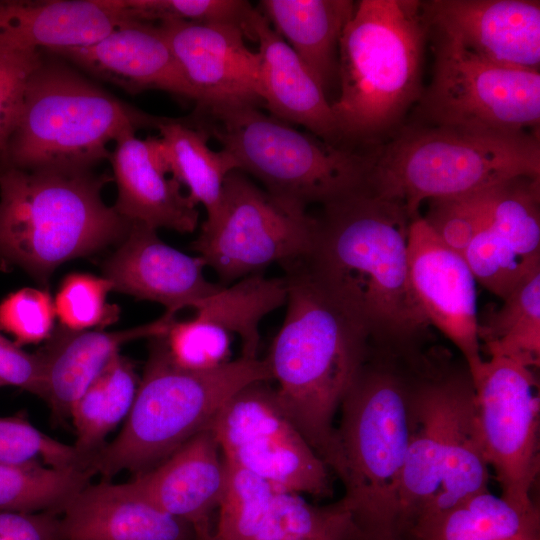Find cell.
<instances>
[{
	"label": "cell",
	"mask_w": 540,
	"mask_h": 540,
	"mask_svg": "<svg viewBox=\"0 0 540 540\" xmlns=\"http://www.w3.org/2000/svg\"><path fill=\"white\" fill-rule=\"evenodd\" d=\"M322 207L308 252L287 266L314 280L371 345L399 352L422 349L431 325L410 280L411 217L366 186Z\"/></svg>",
	"instance_id": "1"
},
{
	"label": "cell",
	"mask_w": 540,
	"mask_h": 540,
	"mask_svg": "<svg viewBox=\"0 0 540 540\" xmlns=\"http://www.w3.org/2000/svg\"><path fill=\"white\" fill-rule=\"evenodd\" d=\"M370 345L340 404V499L354 540L395 537L398 490L413 425L420 353Z\"/></svg>",
	"instance_id": "2"
},
{
	"label": "cell",
	"mask_w": 540,
	"mask_h": 540,
	"mask_svg": "<svg viewBox=\"0 0 540 540\" xmlns=\"http://www.w3.org/2000/svg\"><path fill=\"white\" fill-rule=\"evenodd\" d=\"M286 313L267 362L278 402L335 474L334 417L370 343L365 332L305 272L285 267Z\"/></svg>",
	"instance_id": "3"
},
{
	"label": "cell",
	"mask_w": 540,
	"mask_h": 540,
	"mask_svg": "<svg viewBox=\"0 0 540 540\" xmlns=\"http://www.w3.org/2000/svg\"><path fill=\"white\" fill-rule=\"evenodd\" d=\"M413 425L398 490L395 537L410 540L435 495L444 507L488 490L475 387L446 350L420 353Z\"/></svg>",
	"instance_id": "4"
},
{
	"label": "cell",
	"mask_w": 540,
	"mask_h": 540,
	"mask_svg": "<svg viewBox=\"0 0 540 540\" xmlns=\"http://www.w3.org/2000/svg\"><path fill=\"white\" fill-rule=\"evenodd\" d=\"M93 170L0 167V262L47 283L61 264L121 242L131 223L108 206Z\"/></svg>",
	"instance_id": "5"
},
{
	"label": "cell",
	"mask_w": 540,
	"mask_h": 540,
	"mask_svg": "<svg viewBox=\"0 0 540 540\" xmlns=\"http://www.w3.org/2000/svg\"><path fill=\"white\" fill-rule=\"evenodd\" d=\"M431 25L422 1L361 0L339 43L337 99L342 141H367L394 127L421 96Z\"/></svg>",
	"instance_id": "6"
},
{
	"label": "cell",
	"mask_w": 540,
	"mask_h": 540,
	"mask_svg": "<svg viewBox=\"0 0 540 540\" xmlns=\"http://www.w3.org/2000/svg\"><path fill=\"white\" fill-rule=\"evenodd\" d=\"M162 119L128 105L69 62L43 51L1 166L92 170L109 160L111 142L141 128H157Z\"/></svg>",
	"instance_id": "7"
},
{
	"label": "cell",
	"mask_w": 540,
	"mask_h": 540,
	"mask_svg": "<svg viewBox=\"0 0 540 540\" xmlns=\"http://www.w3.org/2000/svg\"><path fill=\"white\" fill-rule=\"evenodd\" d=\"M540 177L539 134L413 125L375 152L366 188L413 219L423 201Z\"/></svg>",
	"instance_id": "8"
},
{
	"label": "cell",
	"mask_w": 540,
	"mask_h": 540,
	"mask_svg": "<svg viewBox=\"0 0 540 540\" xmlns=\"http://www.w3.org/2000/svg\"><path fill=\"white\" fill-rule=\"evenodd\" d=\"M150 340L148 360L126 422L89 463V470L105 480L122 471L136 475L152 468L209 428L240 389L272 381L265 359L239 357L215 369L191 371L171 361L161 336Z\"/></svg>",
	"instance_id": "9"
},
{
	"label": "cell",
	"mask_w": 540,
	"mask_h": 540,
	"mask_svg": "<svg viewBox=\"0 0 540 540\" xmlns=\"http://www.w3.org/2000/svg\"><path fill=\"white\" fill-rule=\"evenodd\" d=\"M190 124L215 138L237 170L290 207L326 205L366 185L375 152L358 153L260 111L255 105L195 108Z\"/></svg>",
	"instance_id": "10"
},
{
	"label": "cell",
	"mask_w": 540,
	"mask_h": 540,
	"mask_svg": "<svg viewBox=\"0 0 540 540\" xmlns=\"http://www.w3.org/2000/svg\"><path fill=\"white\" fill-rule=\"evenodd\" d=\"M435 31L431 83L418 100L420 125L539 134L540 72L495 63Z\"/></svg>",
	"instance_id": "11"
},
{
	"label": "cell",
	"mask_w": 540,
	"mask_h": 540,
	"mask_svg": "<svg viewBox=\"0 0 540 540\" xmlns=\"http://www.w3.org/2000/svg\"><path fill=\"white\" fill-rule=\"evenodd\" d=\"M316 218L276 200L239 170L224 183L219 210L205 220L191 247L223 286L283 267L309 250Z\"/></svg>",
	"instance_id": "12"
},
{
	"label": "cell",
	"mask_w": 540,
	"mask_h": 540,
	"mask_svg": "<svg viewBox=\"0 0 540 540\" xmlns=\"http://www.w3.org/2000/svg\"><path fill=\"white\" fill-rule=\"evenodd\" d=\"M269 381L236 392L210 425L225 461L299 494L329 497V468L281 408Z\"/></svg>",
	"instance_id": "13"
},
{
	"label": "cell",
	"mask_w": 540,
	"mask_h": 540,
	"mask_svg": "<svg viewBox=\"0 0 540 540\" xmlns=\"http://www.w3.org/2000/svg\"><path fill=\"white\" fill-rule=\"evenodd\" d=\"M471 377L485 456L501 497L530 506L540 468V400L534 371L506 358L489 357Z\"/></svg>",
	"instance_id": "14"
},
{
	"label": "cell",
	"mask_w": 540,
	"mask_h": 540,
	"mask_svg": "<svg viewBox=\"0 0 540 540\" xmlns=\"http://www.w3.org/2000/svg\"><path fill=\"white\" fill-rule=\"evenodd\" d=\"M158 27L194 93L196 108L261 104L260 57L235 22L164 21Z\"/></svg>",
	"instance_id": "15"
},
{
	"label": "cell",
	"mask_w": 540,
	"mask_h": 540,
	"mask_svg": "<svg viewBox=\"0 0 540 540\" xmlns=\"http://www.w3.org/2000/svg\"><path fill=\"white\" fill-rule=\"evenodd\" d=\"M410 280L431 326L462 355L470 374L481 363L475 278L463 256L447 247L419 214L408 236Z\"/></svg>",
	"instance_id": "16"
},
{
	"label": "cell",
	"mask_w": 540,
	"mask_h": 540,
	"mask_svg": "<svg viewBox=\"0 0 540 540\" xmlns=\"http://www.w3.org/2000/svg\"><path fill=\"white\" fill-rule=\"evenodd\" d=\"M463 257L481 282L504 290L540 268V177L489 189L484 219Z\"/></svg>",
	"instance_id": "17"
},
{
	"label": "cell",
	"mask_w": 540,
	"mask_h": 540,
	"mask_svg": "<svg viewBox=\"0 0 540 540\" xmlns=\"http://www.w3.org/2000/svg\"><path fill=\"white\" fill-rule=\"evenodd\" d=\"M205 264L160 239L157 230L131 223L116 251L105 261L104 277L113 291L159 303L176 315L194 308L223 285L204 275Z\"/></svg>",
	"instance_id": "18"
},
{
	"label": "cell",
	"mask_w": 540,
	"mask_h": 540,
	"mask_svg": "<svg viewBox=\"0 0 540 540\" xmlns=\"http://www.w3.org/2000/svg\"><path fill=\"white\" fill-rule=\"evenodd\" d=\"M432 28L457 38L495 63L539 70L540 2L535 0L422 1Z\"/></svg>",
	"instance_id": "19"
},
{
	"label": "cell",
	"mask_w": 540,
	"mask_h": 540,
	"mask_svg": "<svg viewBox=\"0 0 540 540\" xmlns=\"http://www.w3.org/2000/svg\"><path fill=\"white\" fill-rule=\"evenodd\" d=\"M45 52L129 93L154 89L194 101L158 25L132 20L90 45Z\"/></svg>",
	"instance_id": "20"
},
{
	"label": "cell",
	"mask_w": 540,
	"mask_h": 540,
	"mask_svg": "<svg viewBox=\"0 0 540 540\" xmlns=\"http://www.w3.org/2000/svg\"><path fill=\"white\" fill-rule=\"evenodd\" d=\"M225 475L220 446L207 428L130 481L157 507L188 523L196 540H212Z\"/></svg>",
	"instance_id": "21"
},
{
	"label": "cell",
	"mask_w": 540,
	"mask_h": 540,
	"mask_svg": "<svg viewBox=\"0 0 540 540\" xmlns=\"http://www.w3.org/2000/svg\"><path fill=\"white\" fill-rule=\"evenodd\" d=\"M109 161L117 186L113 207L121 217L156 230L195 231L197 205L183 193L177 180L167 176L157 137L122 136L115 142Z\"/></svg>",
	"instance_id": "22"
},
{
	"label": "cell",
	"mask_w": 540,
	"mask_h": 540,
	"mask_svg": "<svg viewBox=\"0 0 540 540\" xmlns=\"http://www.w3.org/2000/svg\"><path fill=\"white\" fill-rule=\"evenodd\" d=\"M132 20L121 0H1L0 46L28 52L82 47Z\"/></svg>",
	"instance_id": "23"
},
{
	"label": "cell",
	"mask_w": 540,
	"mask_h": 540,
	"mask_svg": "<svg viewBox=\"0 0 540 540\" xmlns=\"http://www.w3.org/2000/svg\"><path fill=\"white\" fill-rule=\"evenodd\" d=\"M63 540H196L192 527L131 481L88 484L61 513Z\"/></svg>",
	"instance_id": "24"
},
{
	"label": "cell",
	"mask_w": 540,
	"mask_h": 540,
	"mask_svg": "<svg viewBox=\"0 0 540 540\" xmlns=\"http://www.w3.org/2000/svg\"><path fill=\"white\" fill-rule=\"evenodd\" d=\"M244 29L246 36L258 43L261 102L271 115L341 146L331 102L324 90L258 8L251 10Z\"/></svg>",
	"instance_id": "25"
},
{
	"label": "cell",
	"mask_w": 540,
	"mask_h": 540,
	"mask_svg": "<svg viewBox=\"0 0 540 540\" xmlns=\"http://www.w3.org/2000/svg\"><path fill=\"white\" fill-rule=\"evenodd\" d=\"M175 318L165 312L147 324L111 332L55 327L37 352L43 363L42 398L48 402L53 418H70L74 403L124 344L163 336Z\"/></svg>",
	"instance_id": "26"
},
{
	"label": "cell",
	"mask_w": 540,
	"mask_h": 540,
	"mask_svg": "<svg viewBox=\"0 0 540 540\" xmlns=\"http://www.w3.org/2000/svg\"><path fill=\"white\" fill-rule=\"evenodd\" d=\"M355 7L351 0H262L258 10L326 94L338 82L339 43Z\"/></svg>",
	"instance_id": "27"
},
{
	"label": "cell",
	"mask_w": 540,
	"mask_h": 540,
	"mask_svg": "<svg viewBox=\"0 0 540 540\" xmlns=\"http://www.w3.org/2000/svg\"><path fill=\"white\" fill-rule=\"evenodd\" d=\"M159 150L168 174L188 189L194 204L202 205L206 220L217 214L227 176L237 170L225 150L209 146V136L187 119L163 118L157 127Z\"/></svg>",
	"instance_id": "28"
},
{
	"label": "cell",
	"mask_w": 540,
	"mask_h": 540,
	"mask_svg": "<svg viewBox=\"0 0 540 540\" xmlns=\"http://www.w3.org/2000/svg\"><path fill=\"white\" fill-rule=\"evenodd\" d=\"M416 540H540V509L486 490L439 515Z\"/></svg>",
	"instance_id": "29"
},
{
	"label": "cell",
	"mask_w": 540,
	"mask_h": 540,
	"mask_svg": "<svg viewBox=\"0 0 540 540\" xmlns=\"http://www.w3.org/2000/svg\"><path fill=\"white\" fill-rule=\"evenodd\" d=\"M138 385L134 365L118 353L74 403L70 413L76 431L74 447L88 469L107 435L128 416Z\"/></svg>",
	"instance_id": "30"
},
{
	"label": "cell",
	"mask_w": 540,
	"mask_h": 540,
	"mask_svg": "<svg viewBox=\"0 0 540 540\" xmlns=\"http://www.w3.org/2000/svg\"><path fill=\"white\" fill-rule=\"evenodd\" d=\"M286 298L287 282L284 277L269 278L257 273L222 286L193 309L195 314L237 335L241 341V357L257 358L259 324L263 317L284 305Z\"/></svg>",
	"instance_id": "31"
},
{
	"label": "cell",
	"mask_w": 540,
	"mask_h": 540,
	"mask_svg": "<svg viewBox=\"0 0 540 540\" xmlns=\"http://www.w3.org/2000/svg\"><path fill=\"white\" fill-rule=\"evenodd\" d=\"M478 336L489 357L540 366V268L503 299L488 323L479 324Z\"/></svg>",
	"instance_id": "32"
},
{
	"label": "cell",
	"mask_w": 540,
	"mask_h": 540,
	"mask_svg": "<svg viewBox=\"0 0 540 540\" xmlns=\"http://www.w3.org/2000/svg\"><path fill=\"white\" fill-rule=\"evenodd\" d=\"M92 476L89 470L79 468L0 463V511L61 514Z\"/></svg>",
	"instance_id": "33"
},
{
	"label": "cell",
	"mask_w": 540,
	"mask_h": 540,
	"mask_svg": "<svg viewBox=\"0 0 540 540\" xmlns=\"http://www.w3.org/2000/svg\"><path fill=\"white\" fill-rule=\"evenodd\" d=\"M225 471L212 540H254L280 488L227 461Z\"/></svg>",
	"instance_id": "34"
},
{
	"label": "cell",
	"mask_w": 540,
	"mask_h": 540,
	"mask_svg": "<svg viewBox=\"0 0 540 540\" xmlns=\"http://www.w3.org/2000/svg\"><path fill=\"white\" fill-rule=\"evenodd\" d=\"M233 336L218 323L195 314L188 320L175 318L161 338L175 365L191 371H207L231 361Z\"/></svg>",
	"instance_id": "35"
},
{
	"label": "cell",
	"mask_w": 540,
	"mask_h": 540,
	"mask_svg": "<svg viewBox=\"0 0 540 540\" xmlns=\"http://www.w3.org/2000/svg\"><path fill=\"white\" fill-rule=\"evenodd\" d=\"M0 463H38L57 469L89 470L87 461L74 445L51 438L22 415L0 417Z\"/></svg>",
	"instance_id": "36"
},
{
	"label": "cell",
	"mask_w": 540,
	"mask_h": 540,
	"mask_svg": "<svg viewBox=\"0 0 540 540\" xmlns=\"http://www.w3.org/2000/svg\"><path fill=\"white\" fill-rule=\"evenodd\" d=\"M111 291L113 286L104 276L88 273L67 275L54 300L60 325L73 331H83L103 328L115 322L119 308L107 302Z\"/></svg>",
	"instance_id": "37"
},
{
	"label": "cell",
	"mask_w": 540,
	"mask_h": 540,
	"mask_svg": "<svg viewBox=\"0 0 540 540\" xmlns=\"http://www.w3.org/2000/svg\"><path fill=\"white\" fill-rule=\"evenodd\" d=\"M130 16L150 22H235L243 27L253 9L242 0H121Z\"/></svg>",
	"instance_id": "38"
},
{
	"label": "cell",
	"mask_w": 540,
	"mask_h": 540,
	"mask_svg": "<svg viewBox=\"0 0 540 540\" xmlns=\"http://www.w3.org/2000/svg\"><path fill=\"white\" fill-rule=\"evenodd\" d=\"M490 188L459 197L428 200L427 213L422 217L447 247L463 256L484 219Z\"/></svg>",
	"instance_id": "39"
},
{
	"label": "cell",
	"mask_w": 540,
	"mask_h": 540,
	"mask_svg": "<svg viewBox=\"0 0 540 540\" xmlns=\"http://www.w3.org/2000/svg\"><path fill=\"white\" fill-rule=\"evenodd\" d=\"M54 300L46 290L22 288L0 303V330L21 347L46 341L55 329Z\"/></svg>",
	"instance_id": "40"
},
{
	"label": "cell",
	"mask_w": 540,
	"mask_h": 540,
	"mask_svg": "<svg viewBox=\"0 0 540 540\" xmlns=\"http://www.w3.org/2000/svg\"><path fill=\"white\" fill-rule=\"evenodd\" d=\"M43 51H19L0 46V163L17 125L30 76Z\"/></svg>",
	"instance_id": "41"
},
{
	"label": "cell",
	"mask_w": 540,
	"mask_h": 540,
	"mask_svg": "<svg viewBox=\"0 0 540 540\" xmlns=\"http://www.w3.org/2000/svg\"><path fill=\"white\" fill-rule=\"evenodd\" d=\"M0 384L16 386L42 398L43 363L38 353L29 354L0 335Z\"/></svg>",
	"instance_id": "42"
},
{
	"label": "cell",
	"mask_w": 540,
	"mask_h": 540,
	"mask_svg": "<svg viewBox=\"0 0 540 540\" xmlns=\"http://www.w3.org/2000/svg\"><path fill=\"white\" fill-rule=\"evenodd\" d=\"M0 540H63L61 514L0 511Z\"/></svg>",
	"instance_id": "43"
},
{
	"label": "cell",
	"mask_w": 540,
	"mask_h": 540,
	"mask_svg": "<svg viewBox=\"0 0 540 540\" xmlns=\"http://www.w3.org/2000/svg\"><path fill=\"white\" fill-rule=\"evenodd\" d=\"M355 537L356 530L352 520L350 519L327 533L305 540H354Z\"/></svg>",
	"instance_id": "44"
},
{
	"label": "cell",
	"mask_w": 540,
	"mask_h": 540,
	"mask_svg": "<svg viewBox=\"0 0 540 540\" xmlns=\"http://www.w3.org/2000/svg\"><path fill=\"white\" fill-rule=\"evenodd\" d=\"M381 540H405V539L399 538V537H390V538H385V539H381Z\"/></svg>",
	"instance_id": "45"
},
{
	"label": "cell",
	"mask_w": 540,
	"mask_h": 540,
	"mask_svg": "<svg viewBox=\"0 0 540 540\" xmlns=\"http://www.w3.org/2000/svg\"><path fill=\"white\" fill-rule=\"evenodd\" d=\"M0 387H2V385L0 384Z\"/></svg>",
	"instance_id": "46"
}]
</instances>
